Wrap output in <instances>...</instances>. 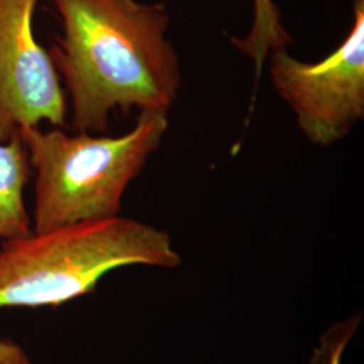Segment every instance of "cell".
Listing matches in <instances>:
<instances>
[{
  "mask_svg": "<svg viewBox=\"0 0 364 364\" xmlns=\"http://www.w3.org/2000/svg\"><path fill=\"white\" fill-rule=\"evenodd\" d=\"M31 174L27 147L19 135L0 142V239L11 240L31 234L23 192Z\"/></svg>",
  "mask_w": 364,
  "mask_h": 364,
  "instance_id": "8992f818",
  "label": "cell"
},
{
  "mask_svg": "<svg viewBox=\"0 0 364 364\" xmlns=\"http://www.w3.org/2000/svg\"><path fill=\"white\" fill-rule=\"evenodd\" d=\"M168 127V112L141 111L134 129L117 138L21 129L18 135L36 170L33 232L119 216L127 186L161 146Z\"/></svg>",
  "mask_w": 364,
  "mask_h": 364,
  "instance_id": "3957f363",
  "label": "cell"
},
{
  "mask_svg": "<svg viewBox=\"0 0 364 364\" xmlns=\"http://www.w3.org/2000/svg\"><path fill=\"white\" fill-rule=\"evenodd\" d=\"M63 36L50 50L72 99L73 127L102 132L127 111L168 112L181 85L180 60L166 37L164 4L136 0H53Z\"/></svg>",
  "mask_w": 364,
  "mask_h": 364,
  "instance_id": "6da1fadb",
  "label": "cell"
},
{
  "mask_svg": "<svg viewBox=\"0 0 364 364\" xmlns=\"http://www.w3.org/2000/svg\"><path fill=\"white\" fill-rule=\"evenodd\" d=\"M0 364H30L25 350L10 338H0Z\"/></svg>",
  "mask_w": 364,
  "mask_h": 364,
  "instance_id": "ba28073f",
  "label": "cell"
},
{
  "mask_svg": "<svg viewBox=\"0 0 364 364\" xmlns=\"http://www.w3.org/2000/svg\"><path fill=\"white\" fill-rule=\"evenodd\" d=\"M38 0H0V142L23 127L65 124V96L50 53L34 36Z\"/></svg>",
  "mask_w": 364,
  "mask_h": 364,
  "instance_id": "5b68a950",
  "label": "cell"
},
{
  "mask_svg": "<svg viewBox=\"0 0 364 364\" xmlns=\"http://www.w3.org/2000/svg\"><path fill=\"white\" fill-rule=\"evenodd\" d=\"M181 262L168 232L120 215L31 232L1 243L0 311L58 306L95 291L112 270L177 269Z\"/></svg>",
  "mask_w": 364,
  "mask_h": 364,
  "instance_id": "7a4b0ae2",
  "label": "cell"
},
{
  "mask_svg": "<svg viewBox=\"0 0 364 364\" xmlns=\"http://www.w3.org/2000/svg\"><path fill=\"white\" fill-rule=\"evenodd\" d=\"M360 324L362 313H355L346 320L332 323L320 336L318 346L313 350L309 364H341L344 352L355 338Z\"/></svg>",
  "mask_w": 364,
  "mask_h": 364,
  "instance_id": "52a82bcc",
  "label": "cell"
},
{
  "mask_svg": "<svg viewBox=\"0 0 364 364\" xmlns=\"http://www.w3.org/2000/svg\"><path fill=\"white\" fill-rule=\"evenodd\" d=\"M274 88L297 117L304 135L328 147L348 135L364 117V1H355L351 33L335 52L317 64L274 49Z\"/></svg>",
  "mask_w": 364,
  "mask_h": 364,
  "instance_id": "277c9868",
  "label": "cell"
}]
</instances>
